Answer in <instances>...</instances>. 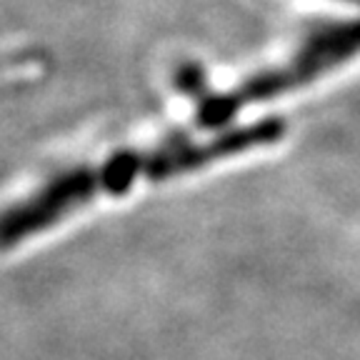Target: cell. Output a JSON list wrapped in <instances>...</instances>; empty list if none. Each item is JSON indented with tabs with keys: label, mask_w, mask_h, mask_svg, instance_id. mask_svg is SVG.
I'll return each instance as SVG.
<instances>
[{
	"label": "cell",
	"mask_w": 360,
	"mask_h": 360,
	"mask_svg": "<svg viewBox=\"0 0 360 360\" xmlns=\"http://www.w3.org/2000/svg\"><path fill=\"white\" fill-rule=\"evenodd\" d=\"M283 135H285V120L265 118L220 133L208 141L180 138L146 150L115 153L103 163L80 165L60 173L28 198L0 210V250H8L18 243H25L35 233L48 231L73 210L93 202L98 195H123L141 180H165L191 173L220 158L278 143Z\"/></svg>",
	"instance_id": "6da1fadb"
},
{
	"label": "cell",
	"mask_w": 360,
	"mask_h": 360,
	"mask_svg": "<svg viewBox=\"0 0 360 360\" xmlns=\"http://www.w3.org/2000/svg\"><path fill=\"white\" fill-rule=\"evenodd\" d=\"M360 53V18L345 22H333L318 28L288 63L270 68L253 78L243 80L238 88L215 96H200L195 112V125L200 128H220L233 120L240 110L255 103L298 90L313 83L315 78L330 73L338 65H345Z\"/></svg>",
	"instance_id": "7a4b0ae2"
},
{
	"label": "cell",
	"mask_w": 360,
	"mask_h": 360,
	"mask_svg": "<svg viewBox=\"0 0 360 360\" xmlns=\"http://www.w3.org/2000/svg\"><path fill=\"white\" fill-rule=\"evenodd\" d=\"M48 65V56L43 51H13L0 56V93L8 88H18L22 80L38 78Z\"/></svg>",
	"instance_id": "3957f363"
},
{
	"label": "cell",
	"mask_w": 360,
	"mask_h": 360,
	"mask_svg": "<svg viewBox=\"0 0 360 360\" xmlns=\"http://www.w3.org/2000/svg\"><path fill=\"white\" fill-rule=\"evenodd\" d=\"M350 3H360V0H350Z\"/></svg>",
	"instance_id": "277c9868"
}]
</instances>
